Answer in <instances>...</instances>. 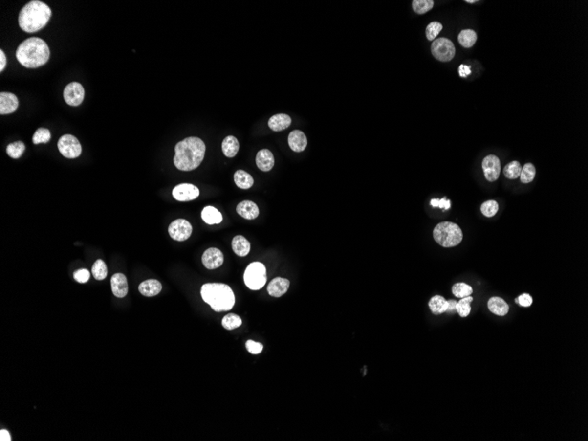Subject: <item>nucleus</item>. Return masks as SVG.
Wrapping results in <instances>:
<instances>
[{"instance_id":"obj_41","label":"nucleus","mask_w":588,"mask_h":441,"mask_svg":"<svg viewBox=\"0 0 588 441\" xmlns=\"http://www.w3.org/2000/svg\"><path fill=\"white\" fill-rule=\"evenodd\" d=\"M246 348L248 350V353L256 355V354L261 353V351L263 349V345L261 343H257L252 340H248L246 343Z\"/></svg>"},{"instance_id":"obj_46","label":"nucleus","mask_w":588,"mask_h":441,"mask_svg":"<svg viewBox=\"0 0 588 441\" xmlns=\"http://www.w3.org/2000/svg\"><path fill=\"white\" fill-rule=\"evenodd\" d=\"M0 441H11V436H10L9 432L6 430H1L0 431Z\"/></svg>"},{"instance_id":"obj_33","label":"nucleus","mask_w":588,"mask_h":441,"mask_svg":"<svg viewBox=\"0 0 588 441\" xmlns=\"http://www.w3.org/2000/svg\"><path fill=\"white\" fill-rule=\"evenodd\" d=\"M433 0H414L412 2V7L414 12L417 14H425L434 7Z\"/></svg>"},{"instance_id":"obj_38","label":"nucleus","mask_w":588,"mask_h":441,"mask_svg":"<svg viewBox=\"0 0 588 441\" xmlns=\"http://www.w3.org/2000/svg\"><path fill=\"white\" fill-rule=\"evenodd\" d=\"M50 137L51 135L48 129L39 128L34 134L32 140L35 145H38L42 143H48L50 140Z\"/></svg>"},{"instance_id":"obj_17","label":"nucleus","mask_w":588,"mask_h":441,"mask_svg":"<svg viewBox=\"0 0 588 441\" xmlns=\"http://www.w3.org/2000/svg\"><path fill=\"white\" fill-rule=\"evenodd\" d=\"M290 287V281L286 278H276L270 281L267 287L269 294L275 298H279L288 291Z\"/></svg>"},{"instance_id":"obj_25","label":"nucleus","mask_w":588,"mask_h":441,"mask_svg":"<svg viewBox=\"0 0 588 441\" xmlns=\"http://www.w3.org/2000/svg\"><path fill=\"white\" fill-rule=\"evenodd\" d=\"M202 219L204 220L205 223H207L209 225H214V224H219L223 220V217H222L221 213L216 208L213 207V206H206V207H204L202 212Z\"/></svg>"},{"instance_id":"obj_3","label":"nucleus","mask_w":588,"mask_h":441,"mask_svg":"<svg viewBox=\"0 0 588 441\" xmlns=\"http://www.w3.org/2000/svg\"><path fill=\"white\" fill-rule=\"evenodd\" d=\"M16 58L23 66L38 68L48 62L49 47L41 38H28L19 46L16 50Z\"/></svg>"},{"instance_id":"obj_29","label":"nucleus","mask_w":588,"mask_h":441,"mask_svg":"<svg viewBox=\"0 0 588 441\" xmlns=\"http://www.w3.org/2000/svg\"><path fill=\"white\" fill-rule=\"evenodd\" d=\"M522 167L521 163L519 161H512L510 163L507 164L504 168V176L511 180L513 179H517L521 176L522 173Z\"/></svg>"},{"instance_id":"obj_36","label":"nucleus","mask_w":588,"mask_h":441,"mask_svg":"<svg viewBox=\"0 0 588 441\" xmlns=\"http://www.w3.org/2000/svg\"><path fill=\"white\" fill-rule=\"evenodd\" d=\"M92 272H93V277L95 279H97V280L105 279L108 275V268H107L106 264L101 259L96 261L92 268Z\"/></svg>"},{"instance_id":"obj_31","label":"nucleus","mask_w":588,"mask_h":441,"mask_svg":"<svg viewBox=\"0 0 588 441\" xmlns=\"http://www.w3.org/2000/svg\"><path fill=\"white\" fill-rule=\"evenodd\" d=\"M241 323L242 321L240 317L235 313H228L222 320V326L228 331L237 329L241 325Z\"/></svg>"},{"instance_id":"obj_44","label":"nucleus","mask_w":588,"mask_h":441,"mask_svg":"<svg viewBox=\"0 0 588 441\" xmlns=\"http://www.w3.org/2000/svg\"><path fill=\"white\" fill-rule=\"evenodd\" d=\"M459 73H460V77L465 78V77H467V76L469 75L471 73V71H470V68L469 66L461 65L460 68H459Z\"/></svg>"},{"instance_id":"obj_24","label":"nucleus","mask_w":588,"mask_h":441,"mask_svg":"<svg viewBox=\"0 0 588 441\" xmlns=\"http://www.w3.org/2000/svg\"><path fill=\"white\" fill-rule=\"evenodd\" d=\"M240 145L238 139L234 136L226 137L222 142L223 154L228 158H233L238 154Z\"/></svg>"},{"instance_id":"obj_20","label":"nucleus","mask_w":588,"mask_h":441,"mask_svg":"<svg viewBox=\"0 0 588 441\" xmlns=\"http://www.w3.org/2000/svg\"><path fill=\"white\" fill-rule=\"evenodd\" d=\"M162 290V286L156 279H148L142 282L138 287V291L142 295L146 297H153L158 295Z\"/></svg>"},{"instance_id":"obj_47","label":"nucleus","mask_w":588,"mask_h":441,"mask_svg":"<svg viewBox=\"0 0 588 441\" xmlns=\"http://www.w3.org/2000/svg\"><path fill=\"white\" fill-rule=\"evenodd\" d=\"M456 304H457V302L456 300H449L447 312H451L452 313L454 311H456Z\"/></svg>"},{"instance_id":"obj_23","label":"nucleus","mask_w":588,"mask_h":441,"mask_svg":"<svg viewBox=\"0 0 588 441\" xmlns=\"http://www.w3.org/2000/svg\"><path fill=\"white\" fill-rule=\"evenodd\" d=\"M232 247L235 254L241 257L247 256L250 252V243L247 239L241 235H237L233 239Z\"/></svg>"},{"instance_id":"obj_9","label":"nucleus","mask_w":588,"mask_h":441,"mask_svg":"<svg viewBox=\"0 0 588 441\" xmlns=\"http://www.w3.org/2000/svg\"><path fill=\"white\" fill-rule=\"evenodd\" d=\"M168 233L174 241L184 242L190 238L192 234V225L185 220L173 221L168 227Z\"/></svg>"},{"instance_id":"obj_2","label":"nucleus","mask_w":588,"mask_h":441,"mask_svg":"<svg viewBox=\"0 0 588 441\" xmlns=\"http://www.w3.org/2000/svg\"><path fill=\"white\" fill-rule=\"evenodd\" d=\"M51 17V10L42 1L27 3L19 14V24L23 31L35 33L46 26Z\"/></svg>"},{"instance_id":"obj_19","label":"nucleus","mask_w":588,"mask_h":441,"mask_svg":"<svg viewBox=\"0 0 588 441\" xmlns=\"http://www.w3.org/2000/svg\"><path fill=\"white\" fill-rule=\"evenodd\" d=\"M256 161H257L258 168L263 172H268L271 170L275 163L273 154L268 149H262V150L259 151L257 153Z\"/></svg>"},{"instance_id":"obj_5","label":"nucleus","mask_w":588,"mask_h":441,"mask_svg":"<svg viewBox=\"0 0 588 441\" xmlns=\"http://www.w3.org/2000/svg\"><path fill=\"white\" fill-rule=\"evenodd\" d=\"M434 238L436 243L444 247H453L459 245L463 234L460 226L450 221L441 222L435 226Z\"/></svg>"},{"instance_id":"obj_16","label":"nucleus","mask_w":588,"mask_h":441,"mask_svg":"<svg viewBox=\"0 0 588 441\" xmlns=\"http://www.w3.org/2000/svg\"><path fill=\"white\" fill-rule=\"evenodd\" d=\"M236 211L240 216L248 220H252L259 216V207L252 201L245 200L238 204Z\"/></svg>"},{"instance_id":"obj_39","label":"nucleus","mask_w":588,"mask_h":441,"mask_svg":"<svg viewBox=\"0 0 588 441\" xmlns=\"http://www.w3.org/2000/svg\"><path fill=\"white\" fill-rule=\"evenodd\" d=\"M442 24H440L437 22L430 23L429 25L426 27V37L429 41H434L435 38L438 36V34L442 30Z\"/></svg>"},{"instance_id":"obj_27","label":"nucleus","mask_w":588,"mask_h":441,"mask_svg":"<svg viewBox=\"0 0 588 441\" xmlns=\"http://www.w3.org/2000/svg\"><path fill=\"white\" fill-rule=\"evenodd\" d=\"M235 181L236 185L243 190L250 189L254 184L253 177L243 170H238L235 172Z\"/></svg>"},{"instance_id":"obj_8","label":"nucleus","mask_w":588,"mask_h":441,"mask_svg":"<svg viewBox=\"0 0 588 441\" xmlns=\"http://www.w3.org/2000/svg\"><path fill=\"white\" fill-rule=\"evenodd\" d=\"M58 150L68 159L78 158L82 152V147L80 141L71 135H64L59 138L58 143Z\"/></svg>"},{"instance_id":"obj_7","label":"nucleus","mask_w":588,"mask_h":441,"mask_svg":"<svg viewBox=\"0 0 588 441\" xmlns=\"http://www.w3.org/2000/svg\"><path fill=\"white\" fill-rule=\"evenodd\" d=\"M431 49L434 58L441 62H449L456 56V47L453 42L444 37L435 39Z\"/></svg>"},{"instance_id":"obj_35","label":"nucleus","mask_w":588,"mask_h":441,"mask_svg":"<svg viewBox=\"0 0 588 441\" xmlns=\"http://www.w3.org/2000/svg\"><path fill=\"white\" fill-rule=\"evenodd\" d=\"M535 166L533 164L526 163L522 167V173H521V181L522 183H529L531 181L535 179Z\"/></svg>"},{"instance_id":"obj_40","label":"nucleus","mask_w":588,"mask_h":441,"mask_svg":"<svg viewBox=\"0 0 588 441\" xmlns=\"http://www.w3.org/2000/svg\"><path fill=\"white\" fill-rule=\"evenodd\" d=\"M73 277L77 282L85 284V283L87 282L90 278V272L87 269H79V270H76L75 272L73 273Z\"/></svg>"},{"instance_id":"obj_45","label":"nucleus","mask_w":588,"mask_h":441,"mask_svg":"<svg viewBox=\"0 0 588 441\" xmlns=\"http://www.w3.org/2000/svg\"><path fill=\"white\" fill-rule=\"evenodd\" d=\"M5 66H6V57H5L4 51L1 49L0 50V71H4Z\"/></svg>"},{"instance_id":"obj_32","label":"nucleus","mask_w":588,"mask_h":441,"mask_svg":"<svg viewBox=\"0 0 588 441\" xmlns=\"http://www.w3.org/2000/svg\"><path fill=\"white\" fill-rule=\"evenodd\" d=\"M452 291H453V294L456 296V298L462 299L465 297L471 295L473 292V289L469 285H467L465 283H457L452 287Z\"/></svg>"},{"instance_id":"obj_10","label":"nucleus","mask_w":588,"mask_h":441,"mask_svg":"<svg viewBox=\"0 0 588 441\" xmlns=\"http://www.w3.org/2000/svg\"><path fill=\"white\" fill-rule=\"evenodd\" d=\"M84 97V88L78 82H71L67 85L64 91L65 101L70 106H79L83 102Z\"/></svg>"},{"instance_id":"obj_14","label":"nucleus","mask_w":588,"mask_h":441,"mask_svg":"<svg viewBox=\"0 0 588 441\" xmlns=\"http://www.w3.org/2000/svg\"><path fill=\"white\" fill-rule=\"evenodd\" d=\"M19 100L17 96L11 93H0V114L7 115L14 113L18 109Z\"/></svg>"},{"instance_id":"obj_11","label":"nucleus","mask_w":588,"mask_h":441,"mask_svg":"<svg viewBox=\"0 0 588 441\" xmlns=\"http://www.w3.org/2000/svg\"><path fill=\"white\" fill-rule=\"evenodd\" d=\"M482 170L487 181H495L499 179L501 172L500 159L496 155L486 156L482 163Z\"/></svg>"},{"instance_id":"obj_37","label":"nucleus","mask_w":588,"mask_h":441,"mask_svg":"<svg viewBox=\"0 0 588 441\" xmlns=\"http://www.w3.org/2000/svg\"><path fill=\"white\" fill-rule=\"evenodd\" d=\"M499 203L495 200H488L481 205V212L484 216L491 218L499 212Z\"/></svg>"},{"instance_id":"obj_28","label":"nucleus","mask_w":588,"mask_h":441,"mask_svg":"<svg viewBox=\"0 0 588 441\" xmlns=\"http://www.w3.org/2000/svg\"><path fill=\"white\" fill-rule=\"evenodd\" d=\"M478 40L477 33L472 29H465L460 31L458 36L460 44L464 48H471Z\"/></svg>"},{"instance_id":"obj_34","label":"nucleus","mask_w":588,"mask_h":441,"mask_svg":"<svg viewBox=\"0 0 588 441\" xmlns=\"http://www.w3.org/2000/svg\"><path fill=\"white\" fill-rule=\"evenodd\" d=\"M26 150V146L22 141L14 142L6 147V153L13 159H19Z\"/></svg>"},{"instance_id":"obj_1","label":"nucleus","mask_w":588,"mask_h":441,"mask_svg":"<svg viewBox=\"0 0 588 441\" xmlns=\"http://www.w3.org/2000/svg\"><path fill=\"white\" fill-rule=\"evenodd\" d=\"M205 144L199 137H187L175 146L174 163L179 170L192 171L204 160Z\"/></svg>"},{"instance_id":"obj_15","label":"nucleus","mask_w":588,"mask_h":441,"mask_svg":"<svg viewBox=\"0 0 588 441\" xmlns=\"http://www.w3.org/2000/svg\"><path fill=\"white\" fill-rule=\"evenodd\" d=\"M111 288L114 295L117 298H124L128 293V283L127 278L124 274L116 273L113 275L110 280Z\"/></svg>"},{"instance_id":"obj_42","label":"nucleus","mask_w":588,"mask_h":441,"mask_svg":"<svg viewBox=\"0 0 588 441\" xmlns=\"http://www.w3.org/2000/svg\"><path fill=\"white\" fill-rule=\"evenodd\" d=\"M431 205H433L434 207L444 208L445 210H447L450 208V201L447 200L446 198L443 199H433L431 201Z\"/></svg>"},{"instance_id":"obj_6","label":"nucleus","mask_w":588,"mask_h":441,"mask_svg":"<svg viewBox=\"0 0 588 441\" xmlns=\"http://www.w3.org/2000/svg\"><path fill=\"white\" fill-rule=\"evenodd\" d=\"M267 281V271L264 265L255 262L248 265L244 273L245 285L251 290H260L265 286Z\"/></svg>"},{"instance_id":"obj_22","label":"nucleus","mask_w":588,"mask_h":441,"mask_svg":"<svg viewBox=\"0 0 588 441\" xmlns=\"http://www.w3.org/2000/svg\"><path fill=\"white\" fill-rule=\"evenodd\" d=\"M488 309L494 314L504 316L508 313L509 306L502 298L492 297L488 301Z\"/></svg>"},{"instance_id":"obj_13","label":"nucleus","mask_w":588,"mask_h":441,"mask_svg":"<svg viewBox=\"0 0 588 441\" xmlns=\"http://www.w3.org/2000/svg\"><path fill=\"white\" fill-rule=\"evenodd\" d=\"M202 262L206 269H217L224 263L223 253L216 247H211L204 252L202 256Z\"/></svg>"},{"instance_id":"obj_12","label":"nucleus","mask_w":588,"mask_h":441,"mask_svg":"<svg viewBox=\"0 0 588 441\" xmlns=\"http://www.w3.org/2000/svg\"><path fill=\"white\" fill-rule=\"evenodd\" d=\"M198 196H199L198 188H196V186L190 184V183L179 184V185L175 186L174 189L173 190V197L174 198V199H176L177 201H181V202L194 200L196 198H198Z\"/></svg>"},{"instance_id":"obj_48","label":"nucleus","mask_w":588,"mask_h":441,"mask_svg":"<svg viewBox=\"0 0 588 441\" xmlns=\"http://www.w3.org/2000/svg\"><path fill=\"white\" fill-rule=\"evenodd\" d=\"M465 2L466 3H469V4H473V3L477 2V0H465Z\"/></svg>"},{"instance_id":"obj_18","label":"nucleus","mask_w":588,"mask_h":441,"mask_svg":"<svg viewBox=\"0 0 588 441\" xmlns=\"http://www.w3.org/2000/svg\"><path fill=\"white\" fill-rule=\"evenodd\" d=\"M288 144L291 149L296 153H301L307 146V138L301 131H293L288 136Z\"/></svg>"},{"instance_id":"obj_43","label":"nucleus","mask_w":588,"mask_h":441,"mask_svg":"<svg viewBox=\"0 0 588 441\" xmlns=\"http://www.w3.org/2000/svg\"><path fill=\"white\" fill-rule=\"evenodd\" d=\"M517 299L518 303L520 304V306L524 307V308H528L533 303V299L528 293H523Z\"/></svg>"},{"instance_id":"obj_30","label":"nucleus","mask_w":588,"mask_h":441,"mask_svg":"<svg viewBox=\"0 0 588 441\" xmlns=\"http://www.w3.org/2000/svg\"><path fill=\"white\" fill-rule=\"evenodd\" d=\"M473 301V298L471 296H468L460 299V301L457 302L456 304V311L459 313L460 317H467L470 313L471 311V307L470 303Z\"/></svg>"},{"instance_id":"obj_26","label":"nucleus","mask_w":588,"mask_h":441,"mask_svg":"<svg viewBox=\"0 0 588 441\" xmlns=\"http://www.w3.org/2000/svg\"><path fill=\"white\" fill-rule=\"evenodd\" d=\"M430 309L434 314H441L447 312L448 309V301L442 296L435 295L430 300Z\"/></svg>"},{"instance_id":"obj_21","label":"nucleus","mask_w":588,"mask_h":441,"mask_svg":"<svg viewBox=\"0 0 588 441\" xmlns=\"http://www.w3.org/2000/svg\"><path fill=\"white\" fill-rule=\"evenodd\" d=\"M292 124V119L285 114H278L270 117L269 120V127L273 132H281L287 129Z\"/></svg>"},{"instance_id":"obj_4","label":"nucleus","mask_w":588,"mask_h":441,"mask_svg":"<svg viewBox=\"0 0 588 441\" xmlns=\"http://www.w3.org/2000/svg\"><path fill=\"white\" fill-rule=\"evenodd\" d=\"M201 296L204 302L216 312L229 311L235 304L234 291L225 284L208 283L201 288Z\"/></svg>"}]
</instances>
